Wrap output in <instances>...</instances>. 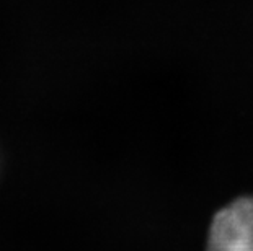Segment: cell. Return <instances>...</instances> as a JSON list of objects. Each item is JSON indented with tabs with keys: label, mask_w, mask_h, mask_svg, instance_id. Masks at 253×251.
<instances>
[{
	"label": "cell",
	"mask_w": 253,
	"mask_h": 251,
	"mask_svg": "<svg viewBox=\"0 0 253 251\" xmlns=\"http://www.w3.org/2000/svg\"><path fill=\"white\" fill-rule=\"evenodd\" d=\"M206 251H253V196L235 199L216 214Z\"/></svg>",
	"instance_id": "1"
}]
</instances>
